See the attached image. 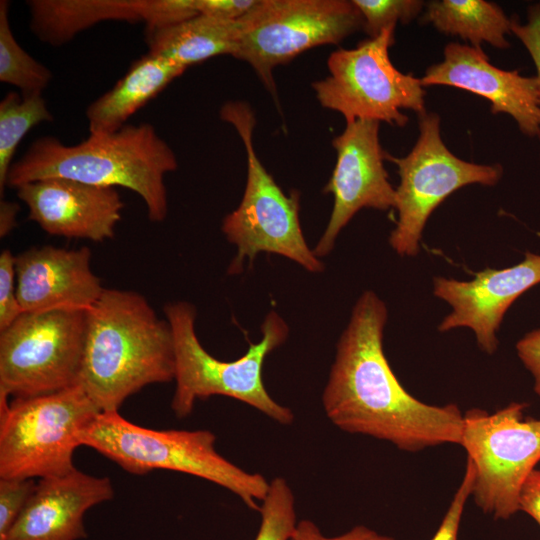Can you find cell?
Returning a JSON list of instances; mask_svg holds the SVG:
<instances>
[{"instance_id": "cell-21", "label": "cell", "mask_w": 540, "mask_h": 540, "mask_svg": "<svg viewBox=\"0 0 540 540\" xmlns=\"http://www.w3.org/2000/svg\"><path fill=\"white\" fill-rule=\"evenodd\" d=\"M239 20L198 14L171 26L146 32L148 52L184 68L218 55H233Z\"/></svg>"}, {"instance_id": "cell-5", "label": "cell", "mask_w": 540, "mask_h": 540, "mask_svg": "<svg viewBox=\"0 0 540 540\" xmlns=\"http://www.w3.org/2000/svg\"><path fill=\"white\" fill-rule=\"evenodd\" d=\"M164 313L170 324L175 350L176 388L171 402L175 415L191 414L197 400L221 395L241 401L273 421L289 425L294 414L279 404L264 386L262 370L266 357L287 339L289 327L275 311L261 324L262 338L250 343L242 357L222 361L201 345L195 331L196 309L186 301L170 302Z\"/></svg>"}, {"instance_id": "cell-28", "label": "cell", "mask_w": 540, "mask_h": 540, "mask_svg": "<svg viewBox=\"0 0 540 540\" xmlns=\"http://www.w3.org/2000/svg\"><path fill=\"white\" fill-rule=\"evenodd\" d=\"M475 482L474 464L467 459L464 476L431 540H458L460 523L466 502L472 496Z\"/></svg>"}, {"instance_id": "cell-26", "label": "cell", "mask_w": 540, "mask_h": 540, "mask_svg": "<svg viewBox=\"0 0 540 540\" xmlns=\"http://www.w3.org/2000/svg\"><path fill=\"white\" fill-rule=\"evenodd\" d=\"M361 13L363 30L370 38L377 37L398 22L409 23L424 7L421 0H352Z\"/></svg>"}, {"instance_id": "cell-7", "label": "cell", "mask_w": 540, "mask_h": 540, "mask_svg": "<svg viewBox=\"0 0 540 540\" xmlns=\"http://www.w3.org/2000/svg\"><path fill=\"white\" fill-rule=\"evenodd\" d=\"M98 413L80 385L0 402V478L71 472L80 434Z\"/></svg>"}, {"instance_id": "cell-18", "label": "cell", "mask_w": 540, "mask_h": 540, "mask_svg": "<svg viewBox=\"0 0 540 540\" xmlns=\"http://www.w3.org/2000/svg\"><path fill=\"white\" fill-rule=\"evenodd\" d=\"M30 29L42 42L61 46L104 21L145 24L146 32L198 15L196 0H29Z\"/></svg>"}, {"instance_id": "cell-15", "label": "cell", "mask_w": 540, "mask_h": 540, "mask_svg": "<svg viewBox=\"0 0 540 540\" xmlns=\"http://www.w3.org/2000/svg\"><path fill=\"white\" fill-rule=\"evenodd\" d=\"M441 62L427 68L424 86L445 85L460 88L490 101L493 114L510 115L519 130L530 137L540 136V100L536 76H523L519 70L506 71L493 66L482 48L448 43Z\"/></svg>"}, {"instance_id": "cell-3", "label": "cell", "mask_w": 540, "mask_h": 540, "mask_svg": "<svg viewBox=\"0 0 540 540\" xmlns=\"http://www.w3.org/2000/svg\"><path fill=\"white\" fill-rule=\"evenodd\" d=\"M177 166L174 151L151 124H126L113 133L90 134L76 145L52 136L34 140L13 162L7 186L17 188L46 178L120 186L143 199L150 221L162 222L168 213L165 175Z\"/></svg>"}, {"instance_id": "cell-23", "label": "cell", "mask_w": 540, "mask_h": 540, "mask_svg": "<svg viewBox=\"0 0 540 540\" xmlns=\"http://www.w3.org/2000/svg\"><path fill=\"white\" fill-rule=\"evenodd\" d=\"M53 121L42 95L10 92L0 102V195L7 179L15 151L23 137L36 125Z\"/></svg>"}, {"instance_id": "cell-16", "label": "cell", "mask_w": 540, "mask_h": 540, "mask_svg": "<svg viewBox=\"0 0 540 540\" xmlns=\"http://www.w3.org/2000/svg\"><path fill=\"white\" fill-rule=\"evenodd\" d=\"M15 189L29 210V220L51 235L65 238L94 242L113 238L124 207L114 187L65 178L41 179Z\"/></svg>"}, {"instance_id": "cell-34", "label": "cell", "mask_w": 540, "mask_h": 540, "mask_svg": "<svg viewBox=\"0 0 540 540\" xmlns=\"http://www.w3.org/2000/svg\"><path fill=\"white\" fill-rule=\"evenodd\" d=\"M519 510L532 517L540 526V469H535L523 484Z\"/></svg>"}, {"instance_id": "cell-25", "label": "cell", "mask_w": 540, "mask_h": 540, "mask_svg": "<svg viewBox=\"0 0 540 540\" xmlns=\"http://www.w3.org/2000/svg\"><path fill=\"white\" fill-rule=\"evenodd\" d=\"M261 522L254 540H290L295 527V496L286 479L275 477L261 501Z\"/></svg>"}, {"instance_id": "cell-8", "label": "cell", "mask_w": 540, "mask_h": 540, "mask_svg": "<svg viewBox=\"0 0 540 540\" xmlns=\"http://www.w3.org/2000/svg\"><path fill=\"white\" fill-rule=\"evenodd\" d=\"M363 28L348 0H258L241 19L233 57L248 63L277 101L273 69L308 49L338 44Z\"/></svg>"}, {"instance_id": "cell-1", "label": "cell", "mask_w": 540, "mask_h": 540, "mask_svg": "<svg viewBox=\"0 0 540 540\" xmlns=\"http://www.w3.org/2000/svg\"><path fill=\"white\" fill-rule=\"evenodd\" d=\"M386 304L373 291L356 301L336 347L322 394L326 417L340 430L416 452L461 444L463 413L456 404L424 403L394 374L383 349Z\"/></svg>"}, {"instance_id": "cell-30", "label": "cell", "mask_w": 540, "mask_h": 540, "mask_svg": "<svg viewBox=\"0 0 540 540\" xmlns=\"http://www.w3.org/2000/svg\"><path fill=\"white\" fill-rule=\"evenodd\" d=\"M511 32L522 42L535 64L540 100V3L528 7L526 23L511 18Z\"/></svg>"}, {"instance_id": "cell-4", "label": "cell", "mask_w": 540, "mask_h": 540, "mask_svg": "<svg viewBox=\"0 0 540 540\" xmlns=\"http://www.w3.org/2000/svg\"><path fill=\"white\" fill-rule=\"evenodd\" d=\"M209 430H156L139 426L118 411L100 412L80 434L81 446L92 448L132 474L168 470L217 484L254 511L266 496L263 475L248 472L219 454Z\"/></svg>"}, {"instance_id": "cell-11", "label": "cell", "mask_w": 540, "mask_h": 540, "mask_svg": "<svg viewBox=\"0 0 540 540\" xmlns=\"http://www.w3.org/2000/svg\"><path fill=\"white\" fill-rule=\"evenodd\" d=\"M397 166L400 183L395 189L398 219L389 236L391 248L400 256L419 253L422 233L433 211L453 192L470 184L494 186L503 167L477 164L454 155L444 144L440 117L436 113L419 116V137L404 157L387 154Z\"/></svg>"}, {"instance_id": "cell-14", "label": "cell", "mask_w": 540, "mask_h": 540, "mask_svg": "<svg viewBox=\"0 0 540 540\" xmlns=\"http://www.w3.org/2000/svg\"><path fill=\"white\" fill-rule=\"evenodd\" d=\"M539 283L540 254L530 251L516 265L485 268L468 281L437 276L433 279V294L451 307L438 331L469 328L480 350L491 355L498 348L497 332L507 310Z\"/></svg>"}, {"instance_id": "cell-24", "label": "cell", "mask_w": 540, "mask_h": 540, "mask_svg": "<svg viewBox=\"0 0 540 540\" xmlns=\"http://www.w3.org/2000/svg\"><path fill=\"white\" fill-rule=\"evenodd\" d=\"M9 2L0 1V81L17 87L22 95H42L51 71L26 52L9 23Z\"/></svg>"}, {"instance_id": "cell-17", "label": "cell", "mask_w": 540, "mask_h": 540, "mask_svg": "<svg viewBox=\"0 0 540 540\" xmlns=\"http://www.w3.org/2000/svg\"><path fill=\"white\" fill-rule=\"evenodd\" d=\"M87 247H33L16 256L17 296L23 312L89 310L104 291Z\"/></svg>"}, {"instance_id": "cell-31", "label": "cell", "mask_w": 540, "mask_h": 540, "mask_svg": "<svg viewBox=\"0 0 540 540\" xmlns=\"http://www.w3.org/2000/svg\"><path fill=\"white\" fill-rule=\"evenodd\" d=\"M290 540H395V538L380 534L364 525H357L343 534L327 537L313 521L303 519L297 522Z\"/></svg>"}, {"instance_id": "cell-35", "label": "cell", "mask_w": 540, "mask_h": 540, "mask_svg": "<svg viewBox=\"0 0 540 540\" xmlns=\"http://www.w3.org/2000/svg\"><path fill=\"white\" fill-rule=\"evenodd\" d=\"M19 211L17 203L1 201L0 204V236H6L16 225V215Z\"/></svg>"}, {"instance_id": "cell-32", "label": "cell", "mask_w": 540, "mask_h": 540, "mask_svg": "<svg viewBox=\"0 0 540 540\" xmlns=\"http://www.w3.org/2000/svg\"><path fill=\"white\" fill-rule=\"evenodd\" d=\"M258 0H196L198 14L237 21L244 17Z\"/></svg>"}, {"instance_id": "cell-6", "label": "cell", "mask_w": 540, "mask_h": 540, "mask_svg": "<svg viewBox=\"0 0 540 540\" xmlns=\"http://www.w3.org/2000/svg\"><path fill=\"white\" fill-rule=\"evenodd\" d=\"M220 118L239 134L247 159L242 200L221 225L226 239L237 248L228 274L241 273L245 259L252 264L259 253L281 255L309 272H322L324 265L308 247L302 232L299 192L292 190L285 194L256 154L253 144L256 119L252 108L243 101H228L220 108Z\"/></svg>"}, {"instance_id": "cell-29", "label": "cell", "mask_w": 540, "mask_h": 540, "mask_svg": "<svg viewBox=\"0 0 540 540\" xmlns=\"http://www.w3.org/2000/svg\"><path fill=\"white\" fill-rule=\"evenodd\" d=\"M16 256L9 250L0 254V331L11 325L23 312L16 286Z\"/></svg>"}, {"instance_id": "cell-22", "label": "cell", "mask_w": 540, "mask_h": 540, "mask_svg": "<svg viewBox=\"0 0 540 540\" xmlns=\"http://www.w3.org/2000/svg\"><path fill=\"white\" fill-rule=\"evenodd\" d=\"M423 22L431 23L439 32L459 36L473 47L483 42L505 49L510 46L506 35L511 32V19L495 3L484 0H434L428 2Z\"/></svg>"}, {"instance_id": "cell-2", "label": "cell", "mask_w": 540, "mask_h": 540, "mask_svg": "<svg viewBox=\"0 0 540 540\" xmlns=\"http://www.w3.org/2000/svg\"><path fill=\"white\" fill-rule=\"evenodd\" d=\"M175 379L173 334L141 294L104 289L86 311L78 385L100 412L118 411L147 385Z\"/></svg>"}, {"instance_id": "cell-20", "label": "cell", "mask_w": 540, "mask_h": 540, "mask_svg": "<svg viewBox=\"0 0 540 540\" xmlns=\"http://www.w3.org/2000/svg\"><path fill=\"white\" fill-rule=\"evenodd\" d=\"M186 68L151 52L135 60L125 75L86 109L90 134L113 133L161 93Z\"/></svg>"}, {"instance_id": "cell-9", "label": "cell", "mask_w": 540, "mask_h": 540, "mask_svg": "<svg viewBox=\"0 0 540 540\" xmlns=\"http://www.w3.org/2000/svg\"><path fill=\"white\" fill-rule=\"evenodd\" d=\"M394 30L330 54L329 76L312 84L322 107L339 112L346 123L374 120L399 127L408 123L402 109L418 116L427 112L421 79L399 71L389 57Z\"/></svg>"}, {"instance_id": "cell-33", "label": "cell", "mask_w": 540, "mask_h": 540, "mask_svg": "<svg viewBox=\"0 0 540 540\" xmlns=\"http://www.w3.org/2000/svg\"><path fill=\"white\" fill-rule=\"evenodd\" d=\"M518 358L533 378V390L540 398V328L526 333L516 343Z\"/></svg>"}, {"instance_id": "cell-13", "label": "cell", "mask_w": 540, "mask_h": 540, "mask_svg": "<svg viewBox=\"0 0 540 540\" xmlns=\"http://www.w3.org/2000/svg\"><path fill=\"white\" fill-rule=\"evenodd\" d=\"M379 124L374 120L346 123L344 131L332 140L336 164L323 191L333 195V208L312 249L318 258L333 250L339 233L359 210L395 208L396 193L384 166L387 153L379 141Z\"/></svg>"}, {"instance_id": "cell-19", "label": "cell", "mask_w": 540, "mask_h": 540, "mask_svg": "<svg viewBox=\"0 0 540 540\" xmlns=\"http://www.w3.org/2000/svg\"><path fill=\"white\" fill-rule=\"evenodd\" d=\"M108 477L78 469L37 480L24 509L0 540H80L87 537L85 513L112 499Z\"/></svg>"}, {"instance_id": "cell-12", "label": "cell", "mask_w": 540, "mask_h": 540, "mask_svg": "<svg viewBox=\"0 0 540 540\" xmlns=\"http://www.w3.org/2000/svg\"><path fill=\"white\" fill-rule=\"evenodd\" d=\"M86 311L22 313L0 331V401L78 385Z\"/></svg>"}, {"instance_id": "cell-27", "label": "cell", "mask_w": 540, "mask_h": 540, "mask_svg": "<svg viewBox=\"0 0 540 540\" xmlns=\"http://www.w3.org/2000/svg\"><path fill=\"white\" fill-rule=\"evenodd\" d=\"M36 483L35 479L0 478V538L24 509Z\"/></svg>"}, {"instance_id": "cell-10", "label": "cell", "mask_w": 540, "mask_h": 540, "mask_svg": "<svg viewBox=\"0 0 540 540\" xmlns=\"http://www.w3.org/2000/svg\"><path fill=\"white\" fill-rule=\"evenodd\" d=\"M525 407L512 402L494 413L473 408L463 415L460 445L475 467L472 497L496 520L520 511L522 486L540 461V419H524Z\"/></svg>"}]
</instances>
